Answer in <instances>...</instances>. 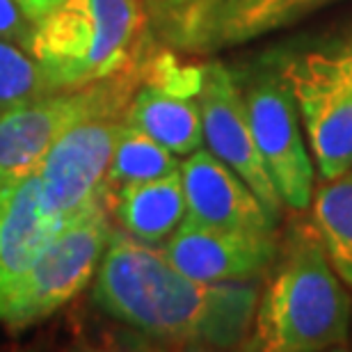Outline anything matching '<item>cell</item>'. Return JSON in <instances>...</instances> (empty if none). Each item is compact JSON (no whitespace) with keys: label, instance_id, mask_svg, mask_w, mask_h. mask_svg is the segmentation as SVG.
Masks as SVG:
<instances>
[{"label":"cell","instance_id":"obj_1","mask_svg":"<svg viewBox=\"0 0 352 352\" xmlns=\"http://www.w3.org/2000/svg\"><path fill=\"white\" fill-rule=\"evenodd\" d=\"M94 302L115 320L156 339L199 348L248 341L258 291L243 281L206 284L126 231L112 234L96 270Z\"/></svg>","mask_w":352,"mask_h":352},{"label":"cell","instance_id":"obj_2","mask_svg":"<svg viewBox=\"0 0 352 352\" xmlns=\"http://www.w3.org/2000/svg\"><path fill=\"white\" fill-rule=\"evenodd\" d=\"M350 339V300L314 224L298 222L277 250L258 298L250 350L320 352Z\"/></svg>","mask_w":352,"mask_h":352},{"label":"cell","instance_id":"obj_3","mask_svg":"<svg viewBox=\"0 0 352 352\" xmlns=\"http://www.w3.org/2000/svg\"><path fill=\"white\" fill-rule=\"evenodd\" d=\"M142 16L138 0H62L34 23L28 53L53 89L89 85L122 72Z\"/></svg>","mask_w":352,"mask_h":352},{"label":"cell","instance_id":"obj_4","mask_svg":"<svg viewBox=\"0 0 352 352\" xmlns=\"http://www.w3.org/2000/svg\"><path fill=\"white\" fill-rule=\"evenodd\" d=\"M334 0H146L149 32L183 53H217L293 25Z\"/></svg>","mask_w":352,"mask_h":352},{"label":"cell","instance_id":"obj_5","mask_svg":"<svg viewBox=\"0 0 352 352\" xmlns=\"http://www.w3.org/2000/svg\"><path fill=\"white\" fill-rule=\"evenodd\" d=\"M112 236L105 204L65 224L0 298V320L28 327L74 300L98 270Z\"/></svg>","mask_w":352,"mask_h":352},{"label":"cell","instance_id":"obj_6","mask_svg":"<svg viewBox=\"0 0 352 352\" xmlns=\"http://www.w3.org/2000/svg\"><path fill=\"white\" fill-rule=\"evenodd\" d=\"M131 80L110 78L34 98L0 117V188L39 170L46 151L67 129L96 115L124 112Z\"/></svg>","mask_w":352,"mask_h":352},{"label":"cell","instance_id":"obj_7","mask_svg":"<svg viewBox=\"0 0 352 352\" xmlns=\"http://www.w3.org/2000/svg\"><path fill=\"white\" fill-rule=\"evenodd\" d=\"M122 126V112L82 119L46 151L37 170L41 204L58 227H65L96 204H105L108 167Z\"/></svg>","mask_w":352,"mask_h":352},{"label":"cell","instance_id":"obj_8","mask_svg":"<svg viewBox=\"0 0 352 352\" xmlns=\"http://www.w3.org/2000/svg\"><path fill=\"white\" fill-rule=\"evenodd\" d=\"M291 85L322 179L352 170V69L336 51L293 60L281 69Z\"/></svg>","mask_w":352,"mask_h":352},{"label":"cell","instance_id":"obj_9","mask_svg":"<svg viewBox=\"0 0 352 352\" xmlns=\"http://www.w3.org/2000/svg\"><path fill=\"white\" fill-rule=\"evenodd\" d=\"M250 126L272 183L293 210H305L314 197V163L300 131V110L281 69L258 72L243 89Z\"/></svg>","mask_w":352,"mask_h":352},{"label":"cell","instance_id":"obj_10","mask_svg":"<svg viewBox=\"0 0 352 352\" xmlns=\"http://www.w3.org/2000/svg\"><path fill=\"white\" fill-rule=\"evenodd\" d=\"M197 105L201 112V129L208 149L241 176L270 210V215L279 220L284 201L256 146L243 89L220 62H208L201 67Z\"/></svg>","mask_w":352,"mask_h":352},{"label":"cell","instance_id":"obj_11","mask_svg":"<svg viewBox=\"0 0 352 352\" xmlns=\"http://www.w3.org/2000/svg\"><path fill=\"white\" fill-rule=\"evenodd\" d=\"M279 243L274 234L231 231L183 220L167 238L163 254L183 274L206 284L250 281L272 270Z\"/></svg>","mask_w":352,"mask_h":352},{"label":"cell","instance_id":"obj_12","mask_svg":"<svg viewBox=\"0 0 352 352\" xmlns=\"http://www.w3.org/2000/svg\"><path fill=\"white\" fill-rule=\"evenodd\" d=\"M181 181L186 220L250 234H274L277 229L279 220L270 215L254 190L210 149L188 153L181 165Z\"/></svg>","mask_w":352,"mask_h":352},{"label":"cell","instance_id":"obj_13","mask_svg":"<svg viewBox=\"0 0 352 352\" xmlns=\"http://www.w3.org/2000/svg\"><path fill=\"white\" fill-rule=\"evenodd\" d=\"M119 227L140 243L160 245L188 215L181 170L153 181L124 183L112 199Z\"/></svg>","mask_w":352,"mask_h":352},{"label":"cell","instance_id":"obj_14","mask_svg":"<svg viewBox=\"0 0 352 352\" xmlns=\"http://www.w3.org/2000/svg\"><path fill=\"white\" fill-rule=\"evenodd\" d=\"M124 119L170 149L174 156H188L201 146L199 105L186 96L160 87H144L131 98Z\"/></svg>","mask_w":352,"mask_h":352},{"label":"cell","instance_id":"obj_15","mask_svg":"<svg viewBox=\"0 0 352 352\" xmlns=\"http://www.w3.org/2000/svg\"><path fill=\"white\" fill-rule=\"evenodd\" d=\"M314 227L336 274L352 288V170L329 179L316 192Z\"/></svg>","mask_w":352,"mask_h":352},{"label":"cell","instance_id":"obj_16","mask_svg":"<svg viewBox=\"0 0 352 352\" xmlns=\"http://www.w3.org/2000/svg\"><path fill=\"white\" fill-rule=\"evenodd\" d=\"M179 170V160L174 158L170 149H165L163 144H158L156 140L135 126L126 124L124 119L122 133L117 138L115 153H112L108 167V188L110 183L124 186V183L153 181Z\"/></svg>","mask_w":352,"mask_h":352},{"label":"cell","instance_id":"obj_17","mask_svg":"<svg viewBox=\"0 0 352 352\" xmlns=\"http://www.w3.org/2000/svg\"><path fill=\"white\" fill-rule=\"evenodd\" d=\"M51 91L58 89L46 80L39 62L23 46L0 39V117Z\"/></svg>","mask_w":352,"mask_h":352},{"label":"cell","instance_id":"obj_18","mask_svg":"<svg viewBox=\"0 0 352 352\" xmlns=\"http://www.w3.org/2000/svg\"><path fill=\"white\" fill-rule=\"evenodd\" d=\"M34 21L28 16L16 0H0V39L30 48Z\"/></svg>","mask_w":352,"mask_h":352},{"label":"cell","instance_id":"obj_19","mask_svg":"<svg viewBox=\"0 0 352 352\" xmlns=\"http://www.w3.org/2000/svg\"><path fill=\"white\" fill-rule=\"evenodd\" d=\"M16 3L23 7V12L37 23L39 19H44L46 14H51L62 0H16Z\"/></svg>","mask_w":352,"mask_h":352},{"label":"cell","instance_id":"obj_20","mask_svg":"<svg viewBox=\"0 0 352 352\" xmlns=\"http://www.w3.org/2000/svg\"><path fill=\"white\" fill-rule=\"evenodd\" d=\"M336 53H339V58L346 62V65L352 69V37L346 41V44H343L341 48H336Z\"/></svg>","mask_w":352,"mask_h":352}]
</instances>
